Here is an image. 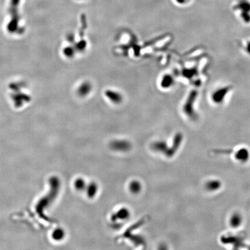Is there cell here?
<instances>
[{"instance_id":"2","label":"cell","mask_w":250,"mask_h":250,"mask_svg":"<svg viewBox=\"0 0 250 250\" xmlns=\"http://www.w3.org/2000/svg\"><path fill=\"white\" fill-rule=\"evenodd\" d=\"M182 140V135L181 133H178L176 134L174 139L173 141V144L172 147L170 148H169L168 152H167L166 156L168 157H171L173 156L176 152L177 151L178 149V148L180 147L181 143Z\"/></svg>"},{"instance_id":"15","label":"cell","mask_w":250,"mask_h":250,"mask_svg":"<svg viewBox=\"0 0 250 250\" xmlns=\"http://www.w3.org/2000/svg\"><path fill=\"white\" fill-rule=\"evenodd\" d=\"M216 154H231L233 152L232 149H217L214 151Z\"/></svg>"},{"instance_id":"16","label":"cell","mask_w":250,"mask_h":250,"mask_svg":"<svg viewBox=\"0 0 250 250\" xmlns=\"http://www.w3.org/2000/svg\"><path fill=\"white\" fill-rule=\"evenodd\" d=\"M247 50H248L247 52H248L250 53V42L248 43V45H247Z\"/></svg>"},{"instance_id":"6","label":"cell","mask_w":250,"mask_h":250,"mask_svg":"<svg viewBox=\"0 0 250 250\" xmlns=\"http://www.w3.org/2000/svg\"><path fill=\"white\" fill-rule=\"evenodd\" d=\"M235 158L241 162H246L250 158V153L246 148H241L238 150L235 154Z\"/></svg>"},{"instance_id":"12","label":"cell","mask_w":250,"mask_h":250,"mask_svg":"<svg viewBox=\"0 0 250 250\" xmlns=\"http://www.w3.org/2000/svg\"><path fill=\"white\" fill-rule=\"evenodd\" d=\"M173 83V79L172 77L169 75H166L164 76L160 82L161 86L163 88H169L170 86H172Z\"/></svg>"},{"instance_id":"1","label":"cell","mask_w":250,"mask_h":250,"mask_svg":"<svg viewBox=\"0 0 250 250\" xmlns=\"http://www.w3.org/2000/svg\"><path fill=\"white\" fill-rule=\"evenodd\" d=\"M105 97L109 101L114 104H119L123 100V96L121 93L114 90H106L104 92Z\"/></svg>"},{"instance_id":"3","label":"cell","mask_w":250,"mask_h":250,"mask_svg":"<svg viewBox=\"0 0 250 250\" xmlns=\"http://www.w3.org/2000/svg\"><path fill=\"white\" fill-rule=\"evenodd\" d=\"M111 147L119 151H126L130 149V144L126 141H114L111 144Z\"/></svg>"},{"instance_id":"10","label":"cell","mask_w":250,"mask_h":250,"mask_svg":"<svg viewBox=\"0 0 250 250\" xmlns=\"http://www.w3.org/2000/svg\"><path fill=\"white\" fill-rule=\"evenodd\" d=\"M98 191V185L96 182H92L88 185L86 188L87 195L89 198H94Z\"/></svg>"},{"instance_id":"5","label":"cell","mask_w":250,"mask_h":250,"mask_svg":"<svg viewBox=\"0 0 250 250\" xmlns=\"http://www.w3.org/2000/svg\"><path fill=\"white\" fill-rule=\"evenodd\" d=\"M92 90V86L89 82H84L78 89V93L80 96L85 97L89 95Z\"/></svg>"},{"instance_id":"11","label":"cell","mask_w":250,"mask_h":250,"mask_svg":"<svg viewBox=\"0 0 250 250\" xmlns=\"http://www.w3.org/2000/svg\"><path fill=\"white\" fill-rule=\"evenodd\" d=\"M226 92H228V89H222L215 92L214 96H213V98L214 99L215 103H221L222 100L224 99V96L226 94Z\"/></svg>"},{"instance_id":"4","label":"cell","mask_w":250,"mask_h":250,"mask_svg":"<svg viewBox=\"0 0 250 250\" xmlns=\"http://www.w3.org/2000/svg\"><path fill=\"white\" fill-rule=\"evenodd\" d=\"M130 216V211L126 208H122L116 213L113 214L111 216V220L112 221H117L118 219L125 220L129 218Z\"/></svg>"},{"instance_id":"9","label":"cell","mask_w":250,"mask_h":250,"mask_svg":"<svg viewBox=\"0 0 250 250\" xmlns=\"http://www.w3.org/2000/svg\"><path fill=\"white\" fill-rule=\"evenodd\" d=\"M152 149L155 150L156 151L161 152L164 154H166L167 151L168 149L166 143L162 141H156V142L154 143V144H152Z\"/></svg>"},{"instance_id":"7","label":"cell","mask_w":250,"mask_h":250,"mask_svg":"<svg viewBox=\"0 0 250 250\" xmlns=\"http://www.w3.org/2000/svg\"><path fill=\"white\" fill-rule=\"evenodd\" d=\"M205 186L207 190L208 191H216L221 188V182L219 180H210L207 182Z\"/></svg>"},{"instance_id":"13","label":"cell","mask_w":250,"mask_h":250,"mask_svg":"<svg viewBox=\"0 0 250 250\" xmlns=\"http://www.w3.org/2000/svg\"><path fill=\"white\" fill-rule=\"evenodd\" d=\"M129 189L133 193H139L141 190L140 182L137 181H133L129 185Z\"/></svg>"},{"instance_id":"8","label":"cell","mask_w":250,"mask_h":250,"mask_svg":"<svg viewBox=\"0 0 250 250\" xmlns=\"http://www.w3.org/2000/svg\"><path fill=\"white\" fill-rule=\"evenodd\" d=\"M229 222L230 226L233 228H238L242 223V217L241 215L238 213L234 214L231 217Z\"/></svg>"},{"instance_id":"14","label":"cell","mask_w":250,"mask_h":250,"mask_svg":"<svg viewBox=\"0 0 250 250\" xmlns=\"http://www.w3.org/2000/svg\"><path fill=\"white\" fill-rule=\"evenodd\" d=\"M75 186L78 190H83L86 188V183L82 178H78L75 182Z\"/></svg>"}]
</instances>
